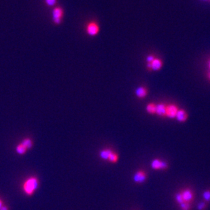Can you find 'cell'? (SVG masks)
Listing matches in <instances>:
<instances>
[{"instance_id": "obj_1", "label": "cell", "mask_w": 210, "mask_h": 210, "mask_svg": "<svg viewBox=\"0 0 210 210\" xmlns=\"http://www.w3.org/2000/svg\"><path fill=\"white\" fill-rule=\"evenodd\" d=\"M39 181L35 176L28 178L22 184V190L25 194L28 196H31L38 188Z\"/></svg>"}, {"instance_id": "obj_2", "label": "cell", "mask_w": 210, "mask_h": 210, "mask_svg": "<svg viewBox=\"0 0 210 210\" xmlns=\"http://www.w3.org/2000/svg\"><path fill=\"white\" fill-rule=\"evenodd\" d=\"M64 10L60 6H56L52 10V21L56 25L61 24L63 21Z\"/></svg>"}, {"instance_id": "obj_3", "label": "cell", "mask_w": 210, "mask_h": 210, "mask_svg": "<svg viewBox=\"0 0 210 210\" xmlns=\"http://www.w3.org/2000/svg\"><path fill=\"white\" fill-rule=\"evenodd\" d=\"M99 25L95 21L89 22L86 27V31L90 36H96L99 33Z\"/></svg>"}, {"instance_id": "obj_4", "label": "cell", "mask_w": 210, "mask_h": 210, "mask_svg": "<svg viewBox=\"0 0 210 210\" xmlns=\"http://www.w3.org/2000/svg\"><path fill=\"white\" fill-rule=\"evenodd\" d=\"M151 167L155 170H165L168 168V163L166 161L155 159L152 161Z\"/></svg>"}, {"instance_id": "obj_5", "label": "cell", "mask_w": 210, "mask_h": 210, "mask_svg": "<svg viewBox=\"0 0 210 210\" xmlns=\"http://www.w3.org/2000/svg\"><path fill=\"white\" fill-rule=\"evenodd\" d=\"M179 110L178 107L175 104H169L166 107V117L174 119L175 118L176 114Z\"/></svg>"}, {"instance_id": "obj_6", "label": "cell", "mask_w": 210, "mask_h": 210, "mask_svg": "<svg viewBox=\"0 0 210 210\" xmlns=\"http://www.w3.org/2000/svg\"><path fill=\"white\" fill-rule=\"evenodd\" d=\"M147 179V174L143 170H139L133 175V181L137 184H143Z\"/></svg>"}, {"instance_id": "obj_7", "label": "cell", "mask_w": 210, "mask_h": 210, "mask_svg": "<svg viewBox=\"0 0 210 210\" xmlns=\"http://www.w3.org/2000/svg\"><path fill=\"white\" fill-rule=\"evenodd\" d=\"M182 197L184 198V202H186V203H191L192 201H193L194 195V193L192 190H190V189H186L180 191Z\"/></svg>"}, {"instance_id": "obj_8", "label": "cell", "mask_w": 210, "mask_h": 210, "mask_svg": "<svg viewBox=\"0 0 210 210\" xmlns=\"http://www.w3.org/2000/svg\"><path fill=\"white\" fill-rule=\"evenodd\" d=\"M189 115L186 110H183V109H179L175 116V118L177 119V121L180 122H184L187 121Z\"/></svg>"}, {"instance_id": "obj_9", "label": "cell", "mask_w": 210, "mask_h": 210, "mask_svg": "<svg viewBox=\"0 0 210 210\" xmlns=\"http://www.w3.org/2000/svg\"><path fill=\"white\" fill-rule=\"evenodd\" d=\"M166 107L167 105L164 103L156 104V114L159 117H166Z\"/></svg>"}, {"instance_id": "obj_10", "label": "cell", "mask_w": 210, "mask_h": 210, "mask_svg": "<svg viewBox=\"0 0 210 210\" xmlns=\"http://www.w3.org/2000/svg\"><path fill=\"white\" fill-rule=\"evenodd\" d=\"M148 94V91L146 87H139L136 90V95L139 99H144L146 97H147Z\"/></svg>"}, {"instance_id": "obj_11", "label": "cell", "mask_w": 210, "mask_h": 210, "mask_svg": "<svg viewBox=\"0 0 210 210\" xmlns=\"http://www.w3.org/2000/svg\"><path fill=\"white\" fill-rule=\"evenodd\" d=\"M152 70L153 71H159L163 67V61L159 58H155L151 62Z\"/></svg>"}, {"instance_id": "obj_12", "label": "cell", "mask_w": 210, "mask_h": 210, "mask_svg": "<svg viewBox=\"0 0 210 210\" xmlns=\"http://www.w3.org/2000/svg\"><path fill=\"white\" fill-rule=\"evenodd\" d=\"M114 151L112 150L111 148H105L102 150H101L99 153L100 158L104 160H107L109 159V156H110V155Z\"/></svg>"}, {"instance_id": "obj_13", "label": "cell", "mask_w": 210, "mask_h": 210, "mask_svg": "<svg viewBox=\"0 0 210 210\" xmlns=\"http://www.w3.org/2000/svg\"><path fill=\"white\" fill-rule=\"evenodd\" d=\"M146 112H148L150 114H156V104L154 103H148L147 106H146Z\"/></svg>"}, {"instance_id": "obj_14", "label": "cell", "mask_w": 210, "mask_h": 210, "mask_svg": "<svg viewBox=\"0 0 210 210\" xmlns=\"http://www.w3.org/2000/svg\"><path fill=\"white\" fill-rule=\"evenodd\" d=\"M27 148H26L25 146L22 143L18 144L16 147V151L18 154V155H24V154L26 153V152H27Z\"/></svg>"}, {"instance_id": "obj_15", "label": "cell", "mask_w": 210, "mask_h": 210, "mask_svg": "<svg viewBox=\"0 0 210 210\" xmlns=\"http://www.w3.org/2000/svg\"><path fill=\"white\" fill-rule=\"evenodd\" d=\"M21 143L23 144L26 148H27V150L30 149L31 147H32V146H33V141L32 140H31V139L30 138H25L22 141Z\"/></svg>"}, {"instance_id": "obj_16", "label": "cell", "mask_w": 210, "mask_h": 210, "mask_svg": "<svg viewBox=\"0 0 210 210\" xmlns=\"http://www.w3.org/2000/svg\"><path fill=\"white\" fill-rule=\"evenodd\" d=\"M118 154L117 153H116L115 152H112L111 155H110V156H109V159H108V160L109 161H110L111 163H116L118 161Z\"/></svg>"}, {"instance_id": "obj_17", "label": "cell", "mask_w": 210, "mask_h": 210, "mask_svg": "<svg viewBox=\"0 0 210 210\" xmlns=\"http://www.w3.org/2000/svg\"><path fill=\"white\" fill-rule=\"evenodd\" d=\"M175 201L177 202V203L179 205L184 203V198H183V197H182V194L181 192H179L178 193H176L175 196Z\"/></svg>"}, {"instance_id": "obj_18", "label": "cell", "mask_w": 210, "mask_h": 210, "mask_svg": "<svg viewBox=\"0 0 210 210\" xmlns=\"http://www.w3.org/2000/svg\"><path fill=\"white\" fill-rule=\"evenodd\" d=\"M203 201L206 203H209L210 202V189H208L205 190L203 193Z\"/></svg>"}, {"instance_id": "obj_19", "label": "cell", "mask_w": 210, "mask_h": 210, "mask_svg": "<svg viewBox=\"0 0 210 210\" xmlns=\"http://www.w3.org/2000/svg\"><path fill=\"white\" fill-rule=\"evenodd\" d=\"M179 208H180L181 210H190L191 205L189 203L184 202V203L179 205Z\"/></svg>"}, {"instance_id": "obj_20", "label": "cell", "mask_w": 210, "mask_h": 210, "mask_svg": "<svg viewBox=\"0 0 210 210\" xmlns=\"http://www.w3.org/2000/svg\"><path fill=\"white\" fill-rule=\"evenodd\" d=\"M208 203H206L205 201H201L200 203H198L197 205V209L198 210H205L207 208Z\"/></svg>"}, {"instance_id": "obj_21", "label": "cell", "mask_w": 210, "mask_h": 210, "mask_svg": "<svg viewBox=\"0 0 210 210\" xmlns=\"http://www.w3.org/2000/svg\"><path fill=\"white\" fill-rule=\"evenodd\" d=\"M45 2L48 6H55L57 3V0H45Z\"/></svg>"}, {"instance_id": "obj_22", "label": "cell", "mask_w": 210, "mask_h": 210, "mask_svg": "<svg viewBox=\"0 0 210 210\" xmlns=\"http://www.w3.org/2000/svg\"><path fill=\"white\" fill-rule=\"evenodd\" d=\"M155 59V57H154L153 55H149L148 56L147 58H146V61H147V63H151Z\"/></svg>"}, {"instance_id": "obj_23", "label": "cell", "mask_w": 210, "mask_h": 210, "mask_svg": "<svg viewBox=\"0 0 210 210\" xmlns=\"http://www.w3.org/2000/svg\"><path fill=\"white\" fill-rule=\"evenodd\" d=\"M147 69L150 71L152 70V65H151V63H147Z\"/></svg>"}, {"instance_id": "obj_24", "label": "cell", "mask_w": 210, "mask_h": 210, "mask_svg": "<svg viewBox=\"0 0 210 210\" xmlns=\"http://www.w3.org/2000/svg\"><path fill=\"white\" fill-rule=\"evenodd\" d=\"M0 210H9L8 208H7V207H6V205H3L2 207L1 208V209H0Z\"/></svg>"}, {"instance_id": "obj_25", "label": "cell", "mask_w": 210, "mask_h": 210, "mask_svg": "<svg viewBox=\"0 0 210 210\" xmlns=\"http://www.w3.org/2000/svg\"><path fill=\"white\" fill-rule=\"evenodd\" d=\"M3 205V201H2V200L1 199V198H0V209H1V208L2 207Z\"/></svg>"}, {"instance_id": "obj_26", "label": "cell", "mask_w": 210, "mask_h": 210, "mask_svg": "<svg viewBox=\"0 0 210 210\" xmlns=\"http://www.w3.org/2000/svg\"><path fill=\"white\" fill-rule=\"evenodd\" d=\"M201 1H208V0H201Z\"/></svg>"}, {"instance_id": "obj_27", "label": "cell", "mask_w": 210, "mask_h": 210, "mask_svg": "<svg viewBox=\"0 0 210 210\" xmlns=\"http://www.w3.org/2000/svg\"><path fill=\"white\" fill-rule=\"evenodd\" d=\"M209 1H210V0H209Z\"/></svg>"}]
</instances>
